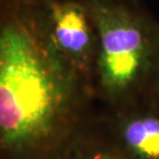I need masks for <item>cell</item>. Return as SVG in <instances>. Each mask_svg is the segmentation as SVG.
<instances>
[{
  "mask_svg": "<svg viewBox=\"0 0 159 159\" xmlns=\"http://www.w3.org/2000/svg\"><path fill=\"white\" fill-rule=\"evenodd\" d=\"M93 99L57 51L41 0H0L2 150H57Z\"/></svg>",
  "mask_w": 159,
  "mask_h": 159,
  "instance_id": "6da1fadb",
  "label": "cell"
},
{
  "mask_svg": "<svg viewBox=\"0 0 159 159\" xmlns=\"http://www.w3.org/2000/svg\"><path fill=\"white\" fill-rule=\"evenodd\" d=\"M97 31L94 99L112 107L145 90L159 43V22L139 0L90 3Z\"/></svg>",
  "mask_w": 159,
  "mask_h": 159,
  "instance_id": "7a4b0ae2",
  "label": "cell"
},
{
  "mask_svg": "<svg viewBox=\"0 0 159 159\" xmlns=\"http://www.w3.org/2000/svg\"><path fill=\"white\" fill-rule=\"evenodd\" d=\"M41 4L57 51L93 94L97 31L89 3L84 0H41Z\"/></svg>",
  "mask_w": 159,
  "mask_h": 159,
  "instance_id": "3957f363",
  "label": "cell"
},
{
  "mask_svg": "<svg viewBox=\"0 0 159 159\" xmlns=\"http://www.w3.org/2000/svg\"><path fill=\"white\" fill-rule=\"evenodd\" d=\"M111 138L129 159H159V107L141 95L109 107Z\"/></svg>",
  "mask_w": 159,
  "mask_h": 159,
  "instance_id": "277c9868",
  "label": "cell"
},
{
  "mask_svg": "<svg viewBox=\"0 0 159 159\" xmlns=\"http://www.w3.org/2000/svg\"><path fill=\"white\" fill-rule=\"evenodd\" d=\"M74 129L57 149V159H129L110 136L99 142L93 138L79 135Z\"/></svg>",
  "mask_w": 159,
  "mask_h": 159,
  "instance_id": "5b68a950",
  "label": "cell"
},
{
  "mask_svg": "<svg viewBox=\"0 0 159 159\" xmlns=\"http://www.w3.org/2000/svg\"><path fill=\"white\" fill-rule=\"evenodd\" d=\"M142 95H145L159 107V43L152 63L147 84Z\"/></svg>",
  "mask_w": 159,
  "mask_h": 159,
  "instance_id": "8992f818",
  "label": "cell"
},
{
  "mask_svg": "<svg viewBox=\"0 0 159 159\" xmlns=\"http://www.w3.org/2000/svg\"><path fill=\"white\" fill-rule=\"evenodd\" d=\"M87 3H95V2H113V1H123V0H84Z\"/></svg>",
  "mask_w": 159,
  "mask_h": 159,
  "instance_id": "52a82bcc",
  "label": "cell"
}]
</instances>
